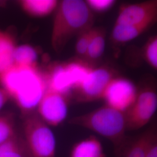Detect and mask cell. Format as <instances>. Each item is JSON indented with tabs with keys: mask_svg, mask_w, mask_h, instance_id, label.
<instances>
[{
	"mask_svg": "<svg viewBox=\"0 0 157 157\" xmlns=\"http://www.w3.org/2000/svg\"><path fill=\"white\" fill-rule=\"evenodd\" d=\"M0 86L24 117L36 112L47 90L44 75L38 67L13 65L0 74Z\"/></svg>",
	"mask_w": 157,
	"mask_h": 157,
	"instance_id": "6da1fadb",
	"label": "cell"
},
{
	"mask_svg": "<svg viewBox=\"0 0 157 157\" xmlns=\"http://www.w3.org/2000/svg\"><path fill=\"white\" fill-rule=\"evenodd\" d=\"M94 17L84 1H59L53 21L51 42L56 52H61L69 41L93 28Z\"/></svg>",
	"mask_w": 157,
	"mask_h": 157,
	"instance_id": "7a4b0ae2",
	"label": "cell"
},
{
	"mask_svg": "<svg viewBox=\"0 0 157 157\" xmlns=\"http://www.w3.org/2000/svg\"><path fill=\"white\" fill-rule=\"evenodd\" d=\"M68 123L89 129L110 141L114 151L124 144L128 136L124 112L106 104L91 112L69 119Z\"/></svg>",
	"mask_w": 157,
	"mask_h": 157,
	"instance_id": "3957f363",
	"label": "cell"
},
{
	"mask_svg": "<svg viewBox=\"0 0 157 157\" xmlns=\"http://www.w3.org/2000/svg\"><path fill=\"white\" fill-rule=\"evenodd\" d=\"M23 131V139L30 157H56L55 136L36 112L25 117Z\"/></svg>",
	"mask_w": 157,
	"mask_h": 157,
	"instance_id": "277c9868",
	"label": "cell"
},
{
	"mask_svg": "<svg viewBox=\"0 0 157 157\" xmlns=\"http://www.w3.org/2000/svg\"><path fill=\"white\" fill-rule=\"evenodd\" d=\"M157 108V94L155 87L146 84L140 89L133 105L124 112L127 130L141 129L148 124Z\"/></svg>",
	"mask_w": 157,
	"mask_h": 157,
	"instance_id": "5b68a950",
	"label": "cell"
},
{
	"mask_svg": "<svg viewBox=\"0 0 157 157\" xmlns=\"http://www.w3.org/2000/svg\"><path fill=\"white\" fill-rule=\"evenodd\" d=\"M115 76L114 71L110 67L104 66L93 67L83 83L73 90L75 101L89 102L102 100L108 84Z\"/></svg>",
	"mask_w": 157,
	"mask_h": 157,
	"instance_id": "8992f818",
	"label": "cell"
},
{
	"mask_svg": "<svg viewBox=\"0 0 157 157\" xmlns=\"http://www.w3.org/2000/svg\"><path fill=\"white\" fill-rule=\"evenodd\" d=\"M138 89L128 78L115 76L104 91L102 100L105 104L121 112H126L135 102Z\"/></svg>",
	"mask_w": 157,
	"mask_h": 157,
	"instance_id": "52a82bcc",
	"label": "cell"
},
{
	"mask_svg": "<svg viewBox=\"0 0 157 157\" xmlns=\"http://www.w3.org/2000/svg\"><path fill=\"white\" fill-rule=\"evenodd\" d=\"M69 97L47 88L36 113L48 126H58L66 119Z\"/></svg>",
	"mask_w": 157,
	"mask_h": 157,
	"instance_id": "ba28073f",
	"label": "cell"
},
{
	"mask_svg": "<svg viewBox=\"0 0 157 157\" xmlns=\"http://www.w3.org/2000/svg\"><path fill=\"white\" fill-rule=\"evenodd\" d=\"M157 18V1L149 0L121 6L115 25H135L155 22Z\"/></svg>",
	"mask_w": 157,
	"mask_h": 157,
	"instance_id": "9c48e42d",
	"label": "cell"
},
{
	"mask_svg": "<svg viewBox=\"0 0 157 157\" xmlns=\"http://www.w3.org/2000/svg\"><path fill=\"white\" fill-rule=\"evenodd\" d=\"M43 73L47 89L69 98L72 95L73 86L65 62L51 63Z\"/></svg>",
	"mask_w": 157,
	"mask_h": 157,
	"instance_id": "30bf717a",
	"label": "cell"
},
{
	"mask_svg": "<svg viewBox=\"0 0 157 157\" xmlns=\"http://www.w3.org/2000/svg\"><path fill=\"white\" fill-rule=\"evenodd\" d=\"M148 129L135 137H128L124 144L114 151L115 157H144Z\"/></svg>",
	"mask_w": 157,
	"mask_h": 157,
	"instance_id": "8fae6325",
	"label": "cell"
},
{
	"mask_svg": "<svg viewBox=\"0 0 157 157\" xmlns=\"http://www.w3.org/2000/svg\"><path fill=\"white\" fill-rule=\"evenodd\" d=\"M69 157H106V155L101 141L90 136L73 145Z\"/></svg>",
	"mask_w": 157,
	"mask_h": 157,
	"instance_id": "7c38bea8",
	"label": "cell"
},
{
	"mask_svg": "<svg viewBox=\"0 0 157 157\" xmlns=\"http://www.w3.org/2000/svg\"><path fill=\"white\" fill-rule=\"evenodd\" d=\"M155 22H147L135 25H114L111 38L113 43L121 44L135 39L144 33Z\"/></svg>",
	"mask_w": 157,
	"mask_h": 157,
	"instance_id": "4fadbf2b",
	"label": "cell"
},
{
	"mask_svg": "<svg viewBox=\"0 0 157 157\" xmlns=\"http://www.w3.org/2000/svg\"><path fill=\"white\" fill-rule=\"evenodd\" d=\"M59 3L56 0H21L19 4L23 11L30 17H43L56 11Z\"/></svg>",
	"mask_w": 157,
	"mask_h": 157,
	"instance_id": "5bb4252c",
	"label": "cell"
},
{
	"mask_svg": "<svg viewBox=\"0 0 157 157\" xmlns=\"http://www.w3.org/2000/svg\"><path fill=\"white\" fill-rule=\"evenodd\" d=\"M17 47L11 34L0 30V74L13 65V53Z\"/></svg>",
	"mask_w": 157,
	"mask_h": 157,
	"instance_id": "9a60e30c",
	"label": "cell"
},
{
	"mask_svg": "<svg viewBox=\"0 0 157 157\" xmlns=\"http://www.w3.org/2000/svg\"><path fill=\"white\" fill-rule=\"evenodd\" d=\"M105 30L102 27L93 28L90 43L85 61L91 63L98 61L102 56L105 48Z\"/></svg>",
	"mask_w": 157,
	"mask_h": 157,
	"instance_id": "2e32d148",
	"label": "cell"
},
{
	"mask_svg": "<svg viewBox=\"0 0 157 157\" xmlns=\"http://www.w3.org/2000/svg\"><path fill=\"white\" fill-rule=\"evenodd\" d=\"M65 65L72 82V92L83 83L94 67L92 64L79 58L65 62Z\"/></svg>",
	"mask_w": 157,
	"mask_h": 157,
	"instance_id": "e0dca14e",
	"label": "cell"
},
{
	"mask_svg": "<svg viewBox=\"0 0 157 157\" xmlns=\"http://www.w3.org/2000/svg\"><path fill=\"white\" fill-rule=\"evenodd\" d=\"M0 157H31L23 138L17 135L0 145Z\"/></svg>",
	"mask_w": 157,
	"mask_h": 157,
	"instance_id": "ac0fdd59",
	"label": "cell"
},
{
	"mask_svg": "<svg viewBox=\"0 0 157 157\" xmlns=\"http://www.w3.org/2000/svg\"><path fill=\"white\" fill-rule=\"evenodd\" d=\"M38 53L33 46L22 44L17 46L13 53V65L26 67H38Z\"/></svg>",
	"mask_w": 157,
	"mask_h": 157,
	"instance_id": "d6986e66",
	"label": "cell"
},
{
	"mask_svg": "<svg viewBox=\"0 0 157 157\" xmlns=\"http://www.w3.org/2000/svg\"><path fill=\"white\" fill-rule=\"evenodd\" d=\"M16 135L13 118L10 115H0V145Z\"/></svg>",
	"mask_w": 157,
	"mask_h": 157,
	"instance_id": "ffe728a7",
	"label": "cell"
},
{
	"mask_svg": "<svg viewBox=\"0 0 157 157\" xmlns=\"http://www.w3.org/2000/svg\"><path fill=\"white\" fill-rule=\"evenodd\" d=\"M146 62L154 69H157V36L151 37L146 42L143 50Z\"/></svg>",
	"mask_w": 157,
	"mask_h": 157,
	"instance_id": "44dd1931",
	"label": "cell"
},
{
	"mask_svg": "<svg viewBox=\"0 0 157 157\" xmlns=\"http://www.w3.org/2000/svg\"><path fill=\"white\" fill-rule=\"evenodd\" d=\"M93 28L85 30L78 36L75 45V51L76 56L79 59H84L86 58L91 37Z\"/></svg>",
	"mask_w": 157,
	"mask_h": 157,
	"instance_id": "7402d4cb",
	"label": "cell"
},
{
	"mask_svg": "<svg viewBox=\"0 0 157 157\" xmlns=\"http://www.w3.org/2000/svg\"><path fill=\"white\" fill-rule=\"evenodd\" d=\"M149 133L145 147L144 157H157V129L154 124L148 128Z\"/></svg>",
	"mask_w": 157,
	"mask_h": 157,
	"instance_id": "603a6c76",
	"label": "cell"
},
{
	"mask_svg": "<svg viewBox=\"0 0 157 157\" xmlns=\"http://www.w3.org/2000/svg\"><path fill=\"white\" fill-rule=\"evenodd\" d=\"M114 0H87V6L92 12L104 13L111 10L116 4Z\"/></svg>",
	"mask_w": 157,
	"mask_h": 157,
	"instance_id": "cb8c5ba5",
	"label": "cell"
},
{
	"mask_svg": "<svg viewBox=\"0 0 157 157\" xmlns=\"http://www.w3.org/2000/svg\"><path fill=\"white\" fill-rule=\"evenodd\" d=\"M10 99V97L7 93L2 88L0 87V110Z\"/></svg>",
	"mask_w": 157,
	"mask_h": 157,
	"instance_id": "d4e9b609",
	"label": "cell"
},
{
	"mask_svg": "<svg viewBox=\"0 0 157 157\" xmlns=\"http://www.w3.org/2000/svg\"><path fill=\"white\" fill-rule=\"evenodd\" d=\"M6 1H0V8L1 7H4V6H5L6 4Z\"/></svg>",
	"mask_w": 157,
	"mask_h": 157,
	"instance_id": "484cf974",
	"label": "cell"
}]
</instances>
